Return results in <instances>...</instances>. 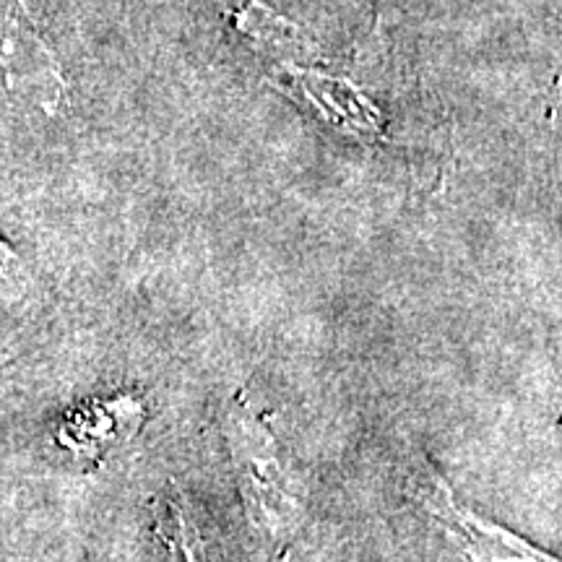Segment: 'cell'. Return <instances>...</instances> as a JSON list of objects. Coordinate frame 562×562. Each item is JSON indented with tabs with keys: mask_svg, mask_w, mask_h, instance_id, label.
I'll return each instance as SVG.
<instances>
[{
	"mask_svg": "<svg viewBox=\"0 0 562 562\" xmlns=\"http://www.w3.org/2000/svg\"><path fill=\"white\" fill-rule=\"evenodd\" d=\"M286 91L302 102L305 100L313 110L321 112L326 123L339 125L347 133H357L362 138H372L381 133V115L355 87L347 81L328 79V76L313 74H292L286 79Z\"/></svg>",
	"mask_w": 562,
	"mask_h": 562,
	"instance_id": "obj_2",
	"label": "cell"
},
{
	"mask_svg": "<svg viewBox=\"0 0 562 562\" xmlns=\"http://www.w3.org/2000/svg\"><path fill=\"white\" fill-rule=\"evenodd\" d=\"M58 87L53 55L19 3L0 5V108L50 104Z\"/></svg>",
	"mask_w": 562,
	"mask_h": 562,
	"instance_id": "obj_1",
	"label": "cell"
}]
</instances>
